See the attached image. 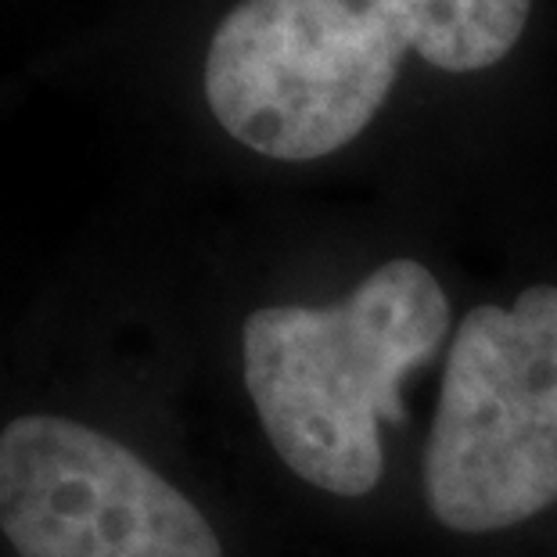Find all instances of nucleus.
Listing matches in <instances>:
<instances>
[{
	"label": "nucleus",
	"mask_w": 557,
	"mask_h": 557,
	"mask_svg": "<svg viewBox=\"0 0 557 557\" xmlns=\"http://www.w3.org/2000/svg\"><path fill=\"white\" fill-rule=\"evenodd\" d=\"M0 536L18 557H223L216 529L170 479L62 413L0 429Z\"/></svg>",
	"instance_id": "obj_4"
},
{
	"label": "nucleus",
	"mask_w": 557,
	"mask_h": 557,
	"mask_svg": "<svg viewBox=\"0 0 557 557\" xmlns=\"http://www.w3.org/2000/svg\"><path fill=\"white\" fill-rule=\"evenodd\" d=\"M449 331L424 263L393 259L335 306H263L242 327V374L274 454L302 482L367 496L385 471L382 424L403 421V382Z\"/></svg>",
	"instance_id": "obj_2"
},
{
	"label": "nucleus",
	"mask_w": 557,
	"mask_h": 557,
	"mask_svg": "<svg viewBox=\"0 0 557 557\" xmlns=\"http://www.w3.org/2000/svg\"><path fill=\"white\" fill-rule=\"evenodd\" d=\"M424 493L454 532H496L557 504V288L460 320L438 393Z\"/></svg>",
	"instance_id": "obj_3"
},
{
	"label": "nucleus",
	"mask_w": 557,
	"mask_h": 557,
	"mask_svg": "<svg viewBox=\"0 0 557 557\" xmlns=\"http://www.w3.org/2000/svg\"><path fill=\"white\" fill-rule=\"evenodd\" d=\"M532 0H242L209 40L216 123L277 162L357 140L396 87L403 54L443 73L500 65Z\"/></svg>",
	"instance_id": "obj_1"
}]
</instances>
